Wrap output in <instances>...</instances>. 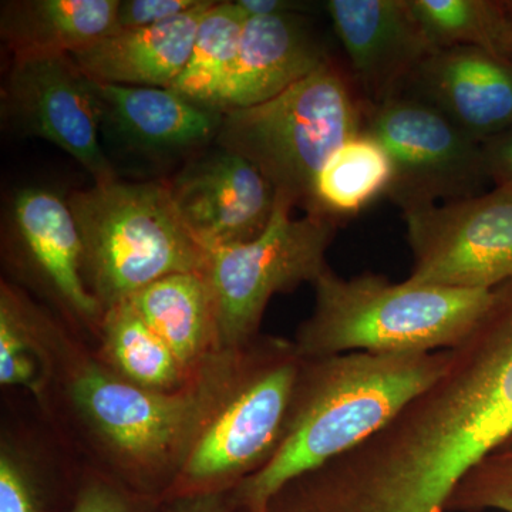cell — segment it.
<instances>
[{"instance_id": "cell-1", "label": "cell", "mask_w": 512, "mask_h": 512, "mask_svg": "<svg viewBox=\"0 0 512 512\" xmlns=\"http://www.w3.org/2000/svg\"><path fill=\"white\" fill-rule=\"evenodd\" d=\"M446 362L447 350L302 359L281 443L261 470L237 485L235 500L245 512H266L286 484L383 430Z\"/></svg>"}, {"instance_id": "cell-2", "label": "cell", "mask_w": 512, "mask_h": 512, "mask_svg": "<svg viewBox=\"0 0 512 512\" xmlns=\"http://www.w3.org/2000/svg\"><path fill=\"white\" fill-rule=\"evenodd\" d=\"M315 305L293 340L302 359L342 353H434L457 346L487 311L493 291L343 278L326 268L313 282Z\"/></svg>"}, {"instance_id": "cell-3", "label": "cell", "mask_w": 512, "mask_h": 512, "mask_svg": "<svg viewBox=\"0 0 512 512\" xmlns=\"http://www.w3.org/2000/svg\"><path fill=\"white\" fill-rule=\"evenodd\" d=\"M245 349L222 350L173 392L143 389L92 360L73 370L74 406L126 470L177 476L192 444L234 382Z\"/></svg>"}, {"instance_id": "cell-4", "label": "cell", "mask_w": 512, "mask_h": 512, "mask_svg": "<svg viewBox=\"0 0 512 512\" xmlns=\"http://www.w3.org/2000/svg\"><path fill=\"white\" fill-rule=\"evenodd\" d=\"M83 274L104 312L164 276L204 272L207 249L175 210L167 181L94 184L67 197Z\"/></svg>"}, {"instance_id": "cell-5", "label": "cell", "mask_w": 512, "mask_h": 512, "mask_svg": "<svg viewBox=\"0 0 512 512\" xmlns=\"http://www.w3.org/2000/svg\"><path fill=\"white\" fill-rule=\"evenodd\" d=\"M365 114L352 77L330 59L274 99L225 111L215 143L247 158L276 192L308 212L320 170L363 133Z\"/></svg>"}, {"instance_id": "cell-6", "label": "cell", "mask_w": 512, "mask_h": 512, "mask_svg": "<svg viewBox=\"0 0 512 512\" xmlns=\"http://www.w3.org/2000/svg\"><path fill=\"white\" fill-rule=\"evenodd\" d=\"M301 363L289 340L255 339L247 346L234 382L175 476L181 493H220L268 463L284 436Z\"/></svg>"}, {"instance_id": "cell-7", "label": "cell", "mask_w": 512, "mask_h": 512, "mask_svg": "<svg viewBox=\"0 0 512 512\" xmlns=\"http://www.w3.org/2000/svg\"><path fill=\"white\" fill-rule=\"evenodd\" d=\"M295 204L278 192L268 228L252 241L208 249L204 275L214 302L218 349L241 350L258 339L266 306L326 268L339 222L318 214L293 218Z\"/></svg>"}, {"instance_id": "cell-8", "label": "cell", "mask_w": 512, "mask_h": 512, "mask_svg": "<svg viewBox=\"0 0 512 512\" xmlns=\"http://www.w3.org/2000/svg\"><path fill=\"white\" fill-rule=\"evenodd\" d=\"M363 133L392 163L386 198L402 212L476 197L490 183L483 146L412 94L366 104Z\"/></svg>"}, {"instance_id": "cell-9", "label": "cell", "mask_w": 512, "mask_h": 512, "mask_svg": "<svg viewBox=\"0 0 512 512\" xmlns=\"http://www.w3.org/2000/svg\"><path fill=\"white\" fill-rule=\"evenodd\" d=\"M410 281L494 291L512 279V194L500 188L403 212Z\"/></svg>"}, {"instance_id": "cell-10", "label": "cell", "mask_w": 512, "mask_h": 512, "mask_svg": "<svg viewBox=\"0 0 512 512\" xmlns=\"http://www.w3.org/2000/svg\"><path fill=\"white\" fill-rule=\"evenodd\" d=\"M2 111L19 133L69 154L94 184L117 180L100 144L96 82L69 55L13 57L2 87Z\"/></svg>"}, {"instance_id": "cell-11", "label": "cell", "mask_w": 512, "mask_h": 512, "mask_svg": "<svg viewBox=\"0 0 512 512\" xmlns=\"http://www.w3.org/2000/svg\"><path fill=\"white\" fill-rule=\"evenodd\" d=\"M167 183L181 221L207 251L258 238L278 195L247 158L218 146L192 158Z\"/></svg>"}, {"instance_id": "cell-12", "label": "cell", "mask_w": 512, "mask_h": 512, "mask_svg": "<svg viewBox=\"0 0 512 512\" xmlns=\"http://www.w3.org/2000/svg\"><path fill=\"white\" fill-rule=\"evenodd\" d=\"M323 8L367 106L406 93L421 64L436 52L409 0H328Z\"/></svg>"}, {"instance_id": "cell-13", "label": "cell", "mask_w": 512, "mask_h": 512, "mask_svg": "<svg viewBox=\"0 0 512 512\" xmlns=\"http://www.w3.org/2000/svg\"><path fill=\"white\" fill-rule=\"evenodd\" d=\"M404 94L431 104L480 144L512 127V63L478 47L436 50Z\"/></svg>"}, {"instance_id": "cell-14", "label": "cell", "mask_w": 512, "mask_h": 512, "mask_svg": "<svg viewBox=\"0 0 512 512\" xmlns=\"http://www.w3.org/2000/svg\"><path fill=\"white\" fill-rule=\"evenodd\" d=\"M9 231L56 298L80 319L101 323L104 308L83 274V242L69 201L50 187H25L10 201Z\"/></svg>"}, {"instance_id": "cell-15", "label": "cell", "mask_w": 512, "mask_h": 512, "mask_svg": "<svg viewBox=\"0 0 512 512\" xmlns=\"http://www.w3.org/2000/svg\"><path fill=\"white\" fill-rule=\"evenodd\" d=\"M101 130L117 144L146 156L200 150L217 140L224 113L163 87L96 82Z\"/></svg>"}, {"instance_id": "cell-16", "label": "cell", "mask_w": 512, "mask_h": 512, "mask_svg": "<svg viewBox=\"0 0 512 512\" xmlns=\"http://www.w3.org/2000/svg\"><path fill=\"white\" fill-rule=\"evenodd\" d=\"M332 59L306 15L245 19L234 72L218 109H245L284 93Z\"/></svg>"}, {"instance_id": "cell-17", "label": "cell", "mask_w": 512, "mask_h": 512, "mask_svg": "<svg viewBox=\"0 0 512 512\" xmlns=\"http://www.w3.org/2000/svg\"><path fill=\"white\" fill-rule=\"evenodd\" d=\"M214 0H201L177 18L120 30L70 57L94 82L171 89L190 60L197 30Z\"/></svg>"}, {"instance_id": "cell-18", "label": "cell", "mask_w": 512, "mask_h": 512, "mask_svg": "<svg viewBox=\"0 0 512 512\" xmlns=\"http://www.w3.org/2000/svg\"><path fill=\"white\" fill-rule=\"evenodd\" d=\"M120 0H10L0 35L13 57L72 55L116 32Z\"/></svg>"}, {"instance_id": "cell-19", "label": "cell", "mask_w": 512, "mask_h": 512, "mask_svg": "<svg viewBox=\"0 0 512 512\" xmlns=\"http://www.w3.org/2000/svg\"><path fill=\"white\" fill-rule=\"evenodd\" d=\"M190 373L201 369L218 349L214 302L204 272L158 279L127 299Z\"/></svg>"}, {"instance_id": "cell-20", "label": "cell", "mask_w": 512, "mask_h": 512, "mask_svg": "<svg viewBox=\"0 0 512 512\" xmlns=\"http://www.w3.org/2000/svg\"><path fill=\"white\" fill-rule=\"evenodd\" d=\"M100 329L104 360L121 379L143 389L173 392L194 376L127 301L104 312Z\"/></svg>"}, {"instance_id": "cell-21", "label": "cell", "mask_w": 512, "mask_h": 512, "mask_svg": "<svg viewBox=\"0 0 512 512\" xmlns=\"http://www.w3.org/2000/svg\"><path fill=\"white\" fill-rule=\"evenodd\" d=\"M392 174L382 146L366 133L357 134L323 165L306 214L336 222L355 217L377 198L386 197Z\"/></svg>"}, {"instance_id": "cell-22", "label": "cell", "mask_w": 512, "mask_h": 512, "mask_svg": "<svg viewBox=\"0 0 512 512\" xmlns=\"http://www.w3.org/2000/svg\"><path fill=\"white\" fill-rule=\"evenodd\" d=\"M245 18L234 2H215L195 36L190 60L171 89L185 99L220 110L222 93L237 63Z\"/></svg>"}, {"instance_id": "cell-23", "label": "cell", "mask_w": 512, "mask_h": 512, "mask_svg": "<svg viewBox=\"0 0 512 512\" xmlns=\"http://www.w3.org/2000/svg\"><path fill=\"white\" fill-rule=\"evenodd\" d=\"M434 50L468 46L503 56L512 23L504 0H409Z\"/></svg>"}, {"instance_id": "cell-24", "label": "cell", "mask_w": 512, "mask_h": 512, "mask_svg": "<svg viewBox=\"0 0 512 512\" xmlns=\"http://www.w3.org/2000/svg\"><path fill=\"white\" fill-rule=\"evenodd\" d=\"M39 316L9 286L0 292V383L43 392L47 359Z\"/></svg>"}, {"instance_id": "cell-25", "label": "cell", "mask_w": 512, "mask_h": 512, "mask_svg": "<svg viewBox=\"0 0 512 512\" xmlns=\"http://www.w3.org/2000/svg\"><path fill=\"white\" fill-rule=\"evenodd\" d=\"M512 512V456L495 451L467 474L447 503V512Z\"/></svg>"}, {"instance_id": "cell-26", "label": "cell", "mask_w": 512, "mask_h": 512, "mask_svg": "<svg viewBox=\"0 0 512 512\" xmlns=\"http://www.w3.org/2000/svg\"><path fill=\"white\" fill-rule=\"evenodd\" d=\"M200 2L201 0H120L116 32L167 22L190 12Z\"/></svg>"}, {"instance_id": "cell-27", "label": "cell", "mask_w": 512, "mask_h": 512, "mask_svg": "<svg viewBox=\"0 0 512 512\" xmlns=\"http://www.w3.org/2000/svg\"><path fill=\"white\" fill-rule=\"evenodd\" d=\"M0 512H37L28 478L5 450L0 454Z\"/></svg>"}, {"instance_id": "cell-28", "label": "cell", "mask_w": 512, "mask_h": 512, "mask_svg": "<svg viewBox=\"0 0 512 512\" xmlns=\"http://www.w3.org/2000/svg\"><path fill=\"white\" fill-rule=\"evenodd\" d=\"M481 146L490 183L512 194V127Z\"/></svg>"}, {"instance_id": "cell-29", "label": "cell", "mask_w": 512, "mask_h": 512, "mask_svg": "<svg viewBox=\"0 0 512 512\" xmlns=\"http://www.w3.org/2000/svg\"><path fill=\"white\" fill-rule=\"evenodd\" d=\"M72 512H133L127 498L109 484L96 481L84 487Z\"/></svg>"}, {"instance_id": "cell-30", "label": "cell", "mask_w": 512, "mask_h": 512, "mask_svg": "<svg viewBox=\"0 0 512 512\" xmlns=\"http://www.w3.org/2000/svg\"><path fill=\"white\" fill-rule=\"evenodd\" d=\"M235 6L245 19L261 16L306 15L312 12L313 5L295 0H235Z\"/></svg>"}, {"instance_id": "cell-31", "label": "cell", "mask_w": 512, "mask_h": 512, "mask_svg": "<svg viewBox=\"0 0 512 512\" xmlns=\"http://www.w3.org/2000/svg\"><path fill=\"white\" fill-rule=\"evenodd\" d=\"M220 493H205L185 497L171 512H224Z\"/></svg>"}, {"instance_id": "cell-32", "label": "cell", "mask_w": 512, "mask_h": 512, "mask_svg": "<svg viewBox=\"0 0 512 512\" xmlns=\"http://www.w3.org/2000/svg\"><path fill=\"white\" fill-rule=\"evenodd\" d=\"M503 56L512 63V30L510 35L507 37V42H505Z\"/></svg>"}, {"instance_id": "cell-33", "label": "cell", "mask_w": 512, "mask_h": 512, "mask_svg": "<svg viewBox=\"0 0 512 512\" xmlns=\"http://www.w3.org/2000/svg\"><path fill=\"white\" fill-rule=\"evenodd\" d=\"M497 451H503V453H507L510 454V456H512V436L510 437V439L505 441L503 447L498 448Z\"/></svg>"}, {"instance_id": "cell-34", "label": "cell", "mask_w": 512, "mask_h": 512, "mask_svg": "<svg viewBox=\"0 0 512 512\" xmlns=\"http://www.w3.org/2000/svg\"><path fill=\"white\" fill-rule=\"evenodd\" d=\"M504 6L512 23V0H504Z\"/></svg>"}]
</instances>
